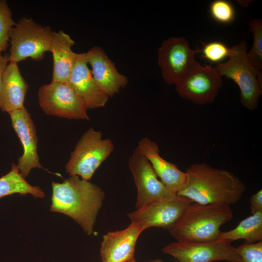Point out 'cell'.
Instances as JSON below:
<instances>
[{"label":"cell","instance_id":"obj_1","mask_svg":"<svg viewBox=\"0 0 262 262\" xmlns=\"http://www.w3.org/2000/svg\"><path fill=\"white\" fill-rule=\"evenodd\" d=\"M50 210L71 218L89 236L94 229L105 193L98 185L71 176L62 182H51Z\"/></svg>","mask_w":262,"mask_h":262},{"label":"cell","instance_id":"obj_2","mask_svg":"<svg viewBox=\"0 0 262 262\" xmlns=\"http://www.w3.org/2000/svg\"><path fill=\"white\" fill-rule=\"evenodd\" d=\"M185 172L187 182L177 194L196 203L230 206L239 201L246 190L244 183L233 173L205 163L192 164Z\"/></svg>","mask_w":262,"mask_h":262},{"label":"cell","instance_id":"obj_3","mask_svg":"<svg viewBox=\"0 0 262 262\" xmlns=\"http://www.w3.org/2000/svg\"><path fill=\"white\" fill-rule=\"evenodd\" d=\"M232 217L233 213L229 205L193 202L169 231L176 241H213L218 240L221 226Z\"/></svg>","mask_w":262,"mask_h":262},{"label":"cell","instance_id":"obj_4","mask_svg":"<svg viewBox=\"0 0 262 262\" xmlns=\"http://www.w3.org/2000/svg\"><path fill=\"white\" fill-rule=\"evenodd\" d=\"M245 41L230 48L228 60L215 66L219 75L233 81L240 92V101L244 107L253 111L258 107L262 94V71L256 70L247 55Z\"/></svg>","mask_w":262,"mask_h":262},{"label":"cell","instance_id":"obj_5","mask_svg":"<svg viewBox=\"0 0 262 262\" xmlns=\"http://www.w3.org/2000/svg\"><path fill=\"white\" fill-rule=\"evenodd\" d=\"M114 149L111 140L103 138L100 131L90 128L76 144L66 165V172L70 176H77L90 181Z\"/></svg>","mask_w":262,"mask_h":262},{"label":"cell","instance_id":"obj_6","mask_svg":"<svg viewBox=\"0 0 262 262\" xmlns=\"http://www.w3.org/2000/svg\"><path fill=\"white\" fill-rule=\"evenodd\" d=\"M53 32L32 18H20L9 34V62L17 63L28 58L41 60L50 51Z\"/></svg>","mask_w":262,"mask_h":262},{"label":"cell","instance_id":"obj_7","mask_svg":"<svg viewBox=\"0 0 262 262\" xmlns=\"http://www.w3.org/2000/svg\"><path fill=\"white\" fill-rule=\"evenodd\" d=\"M38 95L39 105L48 115L89 120L85 102L68 82L51 81L39 88Z\"/></svg>","mask_w":262,"mask_h":262},{"label":"cell","instance_id":"obj_8","mask_svg":"<svg viewBox=\"0 0 262 262\" xmlns=\"http://www.w3.org/2000/svg\"><path fill=\"white\" fill-rule=\"evenodd\" d=\"M193 202L187 197L174 194L150 202L129 213L128 216L131 223L136 225L143 231L151 227L169 230Z\"/></svg>","mask_w":262,"mask_h":262},{"label":"cell","instance_id":"obj_9","mask_svg":"<svg viewBox=\"0 0 262 262\" xmlns=\"http://www.w3.org/2000/svg\"><path fill=\"white\" fill-rule=\"evenodd\" d=\"M162 251L178 262H243L231 243L220 240L207 242L176 241L167 244Z\"/></svg>","mask_w":262,"mask_h":262},{"label":"cell","instance_id":"obj_10","mask_svg":"<svg viewBox=\"0 0 262 262\" xmlns=\"http://www.w3.org/2000/svg\"><path fill=\"white\" fill-rule=\"evenodd\" d=\"M222 77L215 67L196 62L175 84L178 94L198 105L212 103L222 85Z\"/></svg>","mask_w":262,"mask_h":262},{"label":"cell","instance_id":"obj_11","mask_svg":"<svg viewBox=\"0 0 262 262\" xmlns=\"http://www.w3.org/2000/svg\"><path fill=\"white\" fill-rule=\"evenodd\" d=\"M199 49H190L183 37H171L158 49V62L162 76L170 85L177 84L196 63Z\"/></svg>","mask_w":262,"mask_h":262},{"label":"cell","instance_id":"obj_12","mask_svg":"<svg viewBox=\"0 0 262 262\" xmlns=\"http://www.w3.org/2000/svg\"><path fill=\"white\" fill-rule=\"evenodd\" d=\"M128 166L137 189L136 210L174 195L159 180L148 160L137 147L129 159Z\"/></svg>","mask_w":262,"mask_h":262},{"label":"cell","instance_id":"obj_13","mask_svg":"<svg viewBox=\"0 0 262 262\" xmlns=\"http://www.w3.org/2000/svg\"><path fill=\"white\" fill-rule=\"evenodd\" d=\"M14 129L18 136L23 153L16 164L24 178L35 168L44 169L39 162L37 152L38 140L35 125L31 115L24 107L9 113Z\"/></svg>","mask_w":262,"mask_h":262},{"label":"cell","instance_id":"obj_14","mask_svg":"<svg viewBox=\"0 0 262 262\" xmlns=\"http://www.w3.org/2000/svg\"><path fill=\"white\" fill-rule=\"evenodd\" d=\"M88 65L85 52L77 53L67 82L88 109L103 107L110 97L99 87Z\"/></svg>","mask_w":262,"mask_h":262},{"label":"cell","instance_id":"obj_15","mask_svg":"<svg viewBox=\"0 0 262 262\" xmlns=\"http://www.w3.org/2000/svg\"><path fill=\"white\" fill-rule=\"evenodd\" d=\"M85 53L88 64L92 68V75L105 94L112 97L127 86L128 78L117 70L115 63L102 48L95 46Z\"/></svg>","mask_w":262,"mask_h":262},{"label":"cell","instance_id":"obj_16","mask_svg":"<svg viewBox=\"0 0 262 262\" xmlns=\"http://www.w3.org/2000/svg\"><path fill=\"white\" fill-rule=\"evenodd\" d=\"M143 231L136 225L130 223L123 229L105 233L99 250L102 262H126L135 258L136 244Z\"/></svg>","mask_w":262,"mask_h":262},{"label":"cell","instance_id":"obj_17","mask_svg":"<svg viewBox=\"0 0 262 262\" xmlns=\"http://www.w3.org/2000/svg\"><path fill=\"white\" fill-rule=\"evenodd\" d=\"M137 147L150 163L156 175L167 189L177 194L187 182L186 172L163 158L157 144L147 137L140 140Z\"/></svg>","mask_w":262,"mask_h":262},{"label":"cell","instance_id":"obj_18","mask_svg":"<svg viewBox=\"0 0 262 262\" xmlns=\"http://www.w3.org/2000/svg\"><path fill=\"white\" fill-rule=\"evenodd\" d=\"M29 86L16 63L9 62L3 70L0 84V109L8 113L23 107Z\"/></svg>","mask_w":262,"mask_h":262},{"label":"cell","instance_id":"obj_19","mask_svg":"<svg viewBox=\"0 0 262 262\" xmlns=\"http://www.w3.org/2000/svg\"><path fill=\"white\" fill-rule=\"evenodd\" d=\"M75 42L62 30L53 32L50 52L53 58L52 81L67 82L76 56L72 50Z\"/></svg>","mask_w":262,"mask_h":262},{"label":"cell","instance_id":"obj_20","mask_svg":"<svg viewBox=\"0 0 262 262\" xmlns=\"http://www.w3.org/2000/svg\"><path fill=\"white\" fill-rule=\"evenodd\" d=\"M244 239L250 244L262 240V211L244 219L232 229L221 232L218 240L232 242Z\"/></svg>","mask_w":262,"mask_h":262},{"label":"cell","instance_id":"obj_21","mask_svg":"<svg viewBox=\"0 0 262 262\" xmlns=\"http://www.w3.org/2000/svg\"><path fill=\"white\" fill-rule=\"evenodd\" d=\"M15 194H29L35 198L45 196L41 188L29 184L20 174L16 164H12L10 171L0 178V198Z\"/></svg>","mask_w":262,"mask_h":262},{"label":"cell","instance_id":"obj_22","mask_svg":"<svg viewBox=\"0 0 262 262\" xmlns=\"http://www.w3.org/2000/svg\"><path fill=\"white\" fill-rule=\"evenodd\" d=\"M250 30L253 36L251 49L247 53V57L252 66L257 70L262 68V21L254 19L249 22Z\"/></svg>","mask_w":262,"mask_h":262},{"label":"cell","instance_id":"obj_23","mask_svg":"<svg viewBox=\"0 0 262 262\" xmlns=\"http://www.w3.org/2000/svg\"><path fill=\"white\" fill-rule=\"evenodd\" d=\"M16 24L7 0H0V53L8 48L9 34Z\"/></svg>","mask_w":262,"mask_h":262},{"label":"cell","instance_id":"obj_24","mask_svg":"<svg viewBox=\"0 0 262 262\" xmlns=\"http://www.w3.org/2000/svg\"><path fill=\"white\" fill-rule=\"evenodd\" d=\"M211 16L216 21L223 24L232 22L235 18V10L231 3L227 0H216L210 6Z\"/></svg>","mask_w":262,"mask_h":262},{"label":"cell","instance_id":"obj_25","mask_svg":"<svg viewBox=\"0 0 262 262\" xmlns=\"http://www.w3.org/2000/svg\"><path fill=\"white\" fill-rule=\"evenodd\" d=\"M201 51L203 54L202 57L217 64L228 58L230 53V48L221 42L213 41L203 44Z\"/></svg>","mask_w":262,"mask_h":262},{"label":"cell","instance_id":"obj_26","mask_svg":"<svg viewBox=\"0 0 262 262\" xmlns=\"http://www.w3.org/2000/svg\"><path fill=\"white\" fill-rule=\"evenodd\" d=\"M236 248L243 262H262V241L245 243Z\"/></svg>","mask_w":262,"mask_h":262},{"label":"cell","instance_id":"obj_27","mask_svg":"<svg viewBox=\"0 0 262 262\" xmlns=\"http://www.w3.org/2000/svg\"><path fill=\"white\" fill-rule=\"evenodd\" d=\"M250 209L252 214L262 211V190L252 195L250 198Z\"/></svg>","mask_w":262,"mask_h":262},{"label":"cell","instance_id":"obj_28","mask_svg":"<svg viewBox=\"0 0 262 262\" xmlns=\"http://www.w3.org/2000/svg\"><path fill=\"white\" fill-rule=\"evenodd\" d=\"M9 53H6L4 54L0 53V84L2 72L9 62Z\"/></svg>","mask_w":262,"mask_h":262},{"label":"cell","instance_id":"obj_29","mask_svg":"<svg viewBox=\"0 0 262 262\" xmlns=\"http://www.w3.org/2000/svg\"><path fill=\"white\" fill-rule=\"evenodd\" d=\"M126 262H137L135 258L130 260ZM148 262H163V261L161 259H155L149 261Z\"/></svg>","mask_w":262,"mask_h":262}]
</instances>
